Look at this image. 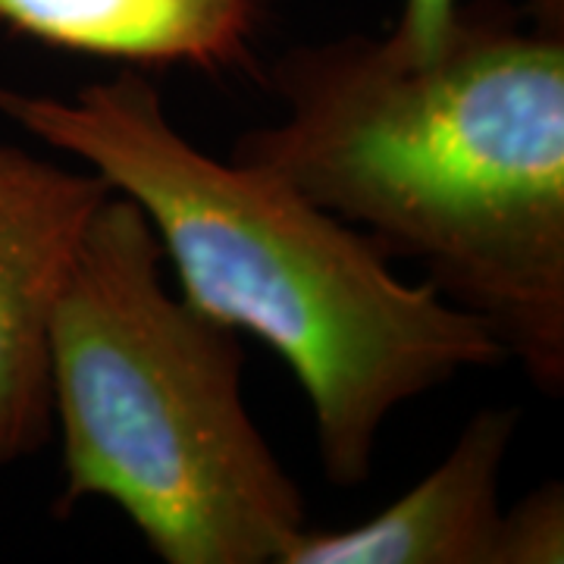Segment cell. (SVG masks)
Returning <instances> with one entry per match:
<instances>
[{
	"label": "cell",
	"mask_w": 564,
	"mask_h": 564,
	"mask_svg": "<svg viewBox=\"0 0 564 564\" xmlns=\"http://www.w3.org/2000/svg\"><path fill=\"white\" fill-rule=\"evenodd\" d=\"M163 245L132 198L91 214L47 314L63 496L117 505L166 564H282L299 484L242 399L236 329L163 285Z\"/></svg>",
	"instance_id": "obj_3"
},
{
	"label": "cell",
	"mask_w": 564,
	"mask_h": 564,
	"mask_svg": "<svg viewBox=\"0 0 564 564\" xmlns=\"http://www.w3.org/2000/svg\"><path fill=\"white\" fill-rule=\"evenodd\" d=\"M564 562V489L558 480L536 486L508 511L502 508L492 564Z\"/></svg>",
	"instance_id": "obj_7"
},
{
	"label": "cell",
	"mask_w": 564,
	"mask_h": 564,
	"mask_svg": "<svg viewBox=\"0 0 564 564\" xmlns=\"http://www.w3.org/2000/svg\"><path fill=\"white\" fill-rule=\"evenodd\" d=\"M518 411L474 414L421 484L370 521L336 533L307 530L282 564H492L502 464Z\"/></svg>",
	"instance_id": "obj_5"
},
{
	"label": "cell",
	"mask_w": 564,
	"mask_h": 564,
	"mask_svg": "<svg viewBox=\"0 0 564 564\" xmlns=\"http://www.w3.org/2000/svg\"><path fill=\"white\" fill-rule=\"evenodd\" d=\"M462 0H404L399 25L386 35V47L404 63H430L443 51Z\"/></svg>",
	"instance_id": "obj_8"
},
{
	"label": "cell",
	"mask_w": 564,
	"mask_h": 564,
	"mask_svg": "<svg viewBox=\"0 0 564 564\" xmlns=\"http://www.w3.org/2000/svg\"><path fill=\"white\" fill-rule=\"evenodd\" d=\"M267 0H0V25L47 47L135 63L248 69Z\"/></svg>",
	"instance_id": "obj_6"
},
{
	"label": "cell",
	"mask_w": 564,
	"mask_h": 564,
	"mask_svg": "<svg viewBox=\"0 0 564 564\" xmlns=\"http://www.w3.org/2000/svg\"><path fill=\"white\" fill-rule=\"evenodd\" d=\"M282 117L229 161L258 166L480 317L543 395L564 389V35L505 0L458 3L443 51L383 39L292 47Z\"/></svg>",
	"instance_id": "obj_1"
},
{
	"label": "cell",
	"mask_w": 564,
	"mask_h": 564,
	"mask_svg": "<svg viewBox=\"0 0 564 564\" xmlns=\"http://www.w3.org/2000/svg\"><path fill=\"white\" fill-rule=\"evenodd\" d=\"M0 113L139 204L176 263L182 299L292 367L336 486L370 477L395 408L462 370L508 361L480 317L433 282L399 280L355 226L258 166L195 148L139 73L73 98L0 85Z\"/></svg>",
	"instance_id": "obj_2"
},
{
	"label": "cell",
	"mask_w": 564,
	"mask_h": 564,
	"mask_svg": "<svg viewBox=\"0 0 564 564\" xmlns=\"http://www.w3.org/2000/svg\"><path fill=\"white\" fill-rule=\"evenodd\" d=\"M527 17L533 20L536 29L564 35V0H530Z\"/></svg>",
	"instance_id": "obj_9"
},
{
	"label": "cell",
	"mask_w": 564,
	"mask_h": 564,
	"mask_svg": "<svg viewBox=\"0 0 564 564\" xmlns=\"http://www.w3.org/2000/svg\"><path fill=\"white\" fill-rule=\"evenodd\" d=\"M117 188L0 141V464L51 440L47 314L91 214Z\"/></svg>",
	"instance_id": "obj_4"
}]
</instances>
